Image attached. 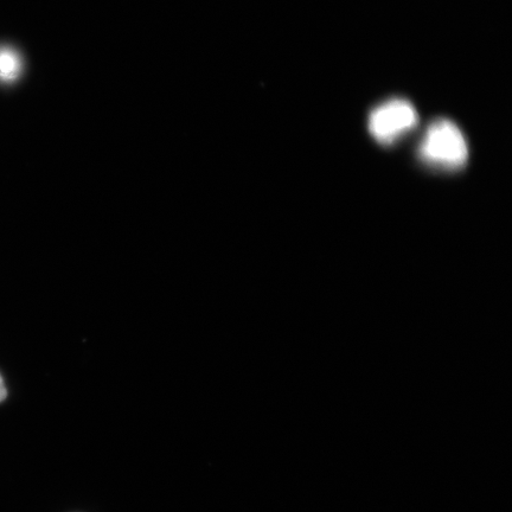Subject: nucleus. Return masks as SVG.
<instances>
[{
  "mask_svg": "<svg viewBox=\"0 0 512 512\" xmlns=\"http://www.w3.org/2000/svg\"><path fill=\"white\" fill-rule=\"evenodd\" d=\"M419 157L431 168L458 171L464 168L469 159V146L456 124L439 119L427 128L419 147Z\"/></svg>",
  "mask_w": 512,
  "mask_h": 512,
  "instance_id": "nucleus-1",
  "label": "nucleus"
},
{
  "mask_svg": "<svg viewBox=\"0 0 512 512\" xmlns=\"http://www.w3.org/2000/svg\"><path fill=\"white\" fill-rule=\"evenodd\" d=\"M418 125V112L411 102L402 99L387 101L370 114L369 131L377 142L390 145L398 142Z\"/></svg>",
  "mask_w": 512,
  "mask_h": 512,
  "instance_id": "nucleus-2",
  "label": "nucleus"
},
{
  "mask_svg": "<svg viewBox=\"0 0 512 512\" xmlns=\"http://www.w3.org/2000/svg\"><path fill=\"white\" fill-rule=\"evenodd\" d=\"M22 62L16 50L0 47V82H14L21 74Z\"/></svg>",
  "mask_w": 512,
  "mask_h": 512,
  "instance_id": "nucleus-3",
  "label": "nucleus"
},
{
  "mask_svg": "<svg viewBox=\"0 0 512 512\" xmlns=\"http://www.w3.org/2000/svg\"><path fill=\"white\" fill-rule=\"evenodd\" d=\"M6 395H8V392H6V387H5L3 377L0 376V402H3L5 400Z\"/></svg>",
  "mask_w": 512,
  "mask_h": 512,
  "instance_id": "nucleus-4",
  "label": "nucleus"
}]
</instances>
